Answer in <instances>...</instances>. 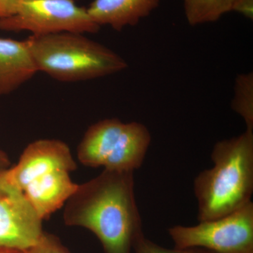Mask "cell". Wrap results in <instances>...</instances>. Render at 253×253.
I'll return each mask as SVG.
<instances>
[{
	"instance_id": "6da1fadb",
	"label": "cell",
	"mask_w": 253,
	"mask_h": 253,
	"mask_svg": "<svg viewBox=\"0 0 253 253\" xmlns=\"http://www.w3.org/2000/svg\"><path fill=\"white\" fill-rule=\"evenodd\" d=\"M65 224L91 231L104 253H132L144 235L134 195V172L104 169L66 201Z\"/></svg>"
},
{
	"instance_id": "7a4b0ae2",
	"label": "cell",
	"mask_w": 253,
	"mask_h": 253,
	"mask_svg": "<svg viewBox=\"0 0 253 253\" xmlns=\"http://www.w3.org/2000/svg\"><path fill=\"white\" fill-rule=\"evenodd\" d=\"M213 167L194 179L199 221L235 212L251 201L253 193V130L217 141L211 153Z\"/></svg>"
},
{
	"instance_id": "3957f363",
	"label": "cell",
	"mask_w": 253,
	"mask_h": 253,
	"mask_svg": "<svg viewBox=\"0 0 253 253\" xmlns=\"http://www.w3.org/2000/svg\"><path fill=\"white\" fill-rule=\"evenodd\" d=\"M76 168L67 144L57 139H40L28 145L5 175L44 220L77 190L78 184L70 176Z\"/></svg>"
},
{
	"instance_id": "277c9868",
	"label": "cell",
	"mask_w": 253,
	"mask_h": 253,
	"mask_svg": "<svg viewBox=\"0 0 253 253\" xmlns=\"http://www.w3.org/2000/svg\"><path fill=\"white\" fill-rule=\"evenodd\" d=\"M26 41L38 71L56 81H89L127 68L120 55L81 33L31 35Z\"/></svg>"
},
{
	"instance_id": "5b68a950",
	"label": "cell",
	"mask_w": 253,
	"mask_h": 253,
	"mask_svg": "<svg viewBox=\"0 0 253 253\" xmlns=\"http://www.w3.org/2000/svg\"><path fill=\"white\" fill-rule=\"evenodd\" d=\"M151 141L142 123L102 120L86 131L78 146V160L88 167L134 172L142 166Z\"/></svg>"
},
{
	"instance_id": "8992f818",
	"label": "cell",
	"mask_w": 253,
	"mask_h": 253,
	"mask_svg": "<svg viewBox=\"0 0 253 253\" xmlns=\"http://www.w3.org/2000/svg\"><path fill=\"white\" fill-rule=\"evenodd\" d=\"M168 233L176 249L253 253V202L217 219L199 221L197 225L172 226Z\"/></svg>"
},
{
	"instance_id": "52a82bcc",
	"label": "cell",
	"mask_w": 253,
	"mask_h": 253,
	"mask_svg": "<svg viewBox=\"0 0 253 253\" xmlns=\"http://www.w3.org/2000/svg\"><path fill=\"white\" fill-rule=\"evenodd\" d=\"M99 29L87 10L75 0H21L14 14L0 18V30L29 31L32 36L96 33Z\"/></svg>"
},
{
	"instance_id": "ba28073f",
	"label": "cell",
	"mask_w": 253,
	"mask_h": 253,
	"mask_svg": "<svg viewBox=\"0 0 253 253\" xmlns=\"http://www.w3.org/2000/svg\"><path fill=\"white\" fill-rule=\"evenodd\" d=\"M42 219L22 191L0 175V248L28 251L41 239Z\"/></svg>"
},
{
	"instance_id": "9c48e42d",
	"label": "cell",
	"mask_w": 253,
	"mask_h": 253,
	"mask_svg": "<svg viewBox=\"0 0 253 253\" xmlns=\"http://www.w3.org/2000/svg\"><path fill=\"white\" fill-rule=\"evenodd\" d=\"M38 72L26 40L0 38V96L16 91Z\"/></svg>"
},
{
	"instance_id": "30bf717a",
	"label": "cell",
	"mask_w": 253,
	"mask_h": 253,
	"mask_svg": "<svg viewBox=\"0 0 253 253\" xmlns=\"http://www.w3.org/2000/svg\"><path fill=\"white\" fill-rule=\"evenodd\" d=\"M160 0H94L86 8L94 23L116 31L138 24L159 6Z\"/></svg>"
},
{
	"instance_id": "8fae6325",
	"label": "cell",
	"mask_w": 253,
	"mask_h": 253,
	"mask_svg": "<svg viewBox=\"0 0 253 253\" xmlns=\"http://www.w3.org/2000/svg\"><path fill=\"white\" fill-rule=\"evenodd\" d=\"M236 0H184V13L191 26L215 22L232 11Z\"/></svg>"
},
{
	"instance_id": "7c38bea8",
	"label": "cell",
	"mask_w": 253,
	"mask_h": 253,
	"mask_svg": "<svg viewBox=\"0 0 253 253\" xmlns=\"http://www.w3.org/2000/svg\"><path fill=\"white\" fill-rule=\"evenodd\" d=\"M231 109L246 123V129L253 130V73H241L236 78Z\"/></svg>"
},
{
	"instance_id": "4fadbf2b",
	"label": "cell",
	"mask_w": 253,
	"mask_h": 253,
	"mask_svg": "<svg viewBox=\"0 0 253 253\" xmlns=\"http://www.w3.org/2000/svg\"><path fill=\"white\" fill-rule=\"evenodd\" d=\"M133 253H214L208 250L194 248V249H170L163 247L143 236L138 240L133 249Z\"/></svg>"
},
{
	"instance_id": "5bb4252c",
	"label": "cell",
	"mask_w": 253,
	"mask_h": 253,
	"mask_svg": "<svg viewBox=\"0 0 253 253\" xmlns=\"http://www.w3.org/2000/svg\"><path fill=\"white\" fill-rule=\"evenodd\" d=\"M27 253H70L56 236L43 232L34 246L26 251Z\"/></svg>"
},
{
	"instance_id": "9a60e30c",
	"label": "cell",
	"mask_w": 253,
	"mask_h": 253,
	"mask_svg": "<svg viewBox=\"0 0 253 253\" xmlns=\"http://www.w3.org/2000/svg\"><path fill=\"white\" fill-rule=\"evenodd\" d=\"M232 11L239 13L245 17L253 20V0H236Z\"/></svg>"
},
{
	"instance_id": "2e32d148",
	"label": "cell",
	"mask_w": 253,
	"mask_h": 253,
	"mask_svg": "<svg viewBox=\"0 0 253 253\" xmlns=\"http://www.w3.org/2000/svg\"><path fill=\"white\" fill-rule=\"evenodd\" d=\"M20 1L21 0H0V18L14 14Z\"/></svg>"
},
{
	"instance_id": "e0dca14e",
	"label": "cell",
	"mask_w": 253,
	"mask_h": 253,
	"mask_svg": "<svg viewBox=\"0 0 253 253\" xmlns=\"http://www.w3.org/2000/svg\"><path fill=\"white\" fill-rule=\"evenodd\" d=\"M10 168V161L7 155L0 150V175Z\"/></svg>"
},
{
	"instance_id": "ac0fdd59",
	"label": "cell",
	"mask_w": 253,
	"mask_h": 253,
	"mask_svg": "<svg viewBox=\"0 0 253 253\" xmlns=\"http://www.w3.org/2000/svg\"><path fill=\"white\" fill-rule=\"evenodd\" d=\"M0 253H27V252L26 251H22V250L0 248Z\"/></svg>"
}]
</instances>
